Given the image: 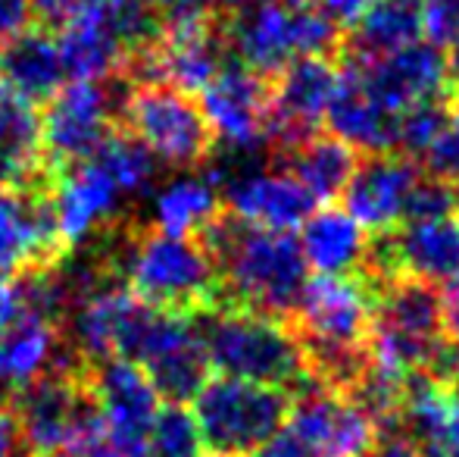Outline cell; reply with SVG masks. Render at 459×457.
Wrapping results in <instances>:
<instances>
[{
  "mask_svg": "<svg viewBox=\"0 0 459 457\" xmlns=\"http://www.w3.org/2000/svg\"><path fill=\"white\" fill-rule=\"evenodd\" d=\"M222 214V191L212 182L210 172H204V176L185 172V176H176L153 195L151 226L169 232V235L200 238Z\"/></svg>",
  "mask_w": 459,
  "mask_h": 457,
  "instance_id": "obj_29",
  "label": "cell"
},
{
  "mask_svg": "<svg viewBox=\"0 0 459 457\" xmlns=\"http://www.w3.org/2000/svg\"><path fill=\"white\" fill-rule=\"evenodd\" d=\"M200 110L210 122L216 145L229 154H254L266 147L269 79L229 60L225 69L200 92Z\"/></svg>",
  "mask_w": 459,
  "mask_h": 457,
  "instance_id": "obj_17",
  "label": "cell"
},
{
  "mask_svg": "<svg viewBox=\"0 0 459 457\" xmlns=\"http://www.w3.org/2000/svg\"><path fill=\"white\" fill-rule=\"evenodd\" d=\"M91 163L100 166L113 185L126 198H138L151 189L153 176H157V160L147 151L141 141H134L128 132H122L119 126L107 135L100 147L91 154Z\"/></svg>",
  "mask_w": 459,
  "mask_h": 457,
  "instance_id": "obj_30",
  "label": "cell"
},
{
  "mask_svg": "<svg viewBox=\"0 0 459 457\" xmlns=\"http://www.w3.org/2000/svg\"><path fill=\"white\" fill-rule=\"evenodd\" d=\"M0 457H29L10 404H0Z\"/></svg>",
  "mask_w": 459,
  "mask_h": 457,
  "instance_id": "obj_41",
  "label": "cell"
},
{
  "mask_svg": "<svg viewBox=\"0 0 459 457\" xmlns=\"http://www.w3.org/2000/svg\"><path fill=\"white\" fill-rule=\"evenodd\" d=\"M450 104H456V107H459V82H456L454 88H450Z\"/></svg>",
  "mask_w": 459,
  "mask_h": 457,
  "instance_id": "obj_44",
  "label": "cell"
},
{
  "mask_svg": "<svg viewBox=\"0 0 459 457\" xmlns=\"http://www.w3.org/2000/svg\"><path fill=\"white\" fill-rule=\"evenodd\" d=\"M35 4V16L44 22V29H66L69 22L88 16L103 0H31Z\"/></svg>",
  "mask_w": 459,
  "mask_h": 457,
  "instance_id": "obj_37",
  "label": "cell"
},
{
  "mask_svg": "<svg viewBox=\"0 0 459 457\" xmlns=\"http://www.w3.org/2000/svg\"><path fill=\"white\" fill-rule=\"evenodd\" d=\"M194 320H197L210 366L222 376L284 391L300 389L309 379L300 342L288 323L222 304Z\"/></svg>",
  "mask_w": 459,
  "mask_h": 457,
  "instance_id": "obj_3",
  "label": "cell"
},
{
  "mask_svg": "<svg viewBox=\"0 0 459 457\" xmlns=\"http://www.w3.org/2000/svg\"><path fill=\"white\" fill-rule=\"evenodd\" d=\"M122 191L113 179L91 160L69 170L54 172L50 179V210L60 232V242L66 254L85 248L91 238L119 226L122 216Z\"/></svg>",
  "mask_w": 459,
  "mask_h": 457,
  "instance_id": "obj_18",
  "label": "cell"
},
{
  "mask_svg": "<svg viewBox=\"0 0 459 457\" xmlns=\"http://www.w3.org/2000/svg\"><path fill=\"white\" fill-rule=\"evenodd\" d=\"M372 364L403 379L431 376L450 351L441 323V294L435 292V286L400 276L372 286Z\"/></svg>",
  "mask_w": 459,
  "mask_h": 457,
  "instance_id": "obj_4",
  "label": "cell"
},
{
  "mask_svg": "<svg viewBox=\"0 0 459 457\" xmlns=\"http://www.w3.org/2000/svg\"><path fill=\"white\" fill-rule=\"evenodd\" d=\"M22 313V292H19L16 279H4L0 276V332L10 330Z\"/></svg>",
  "mask_w": 459,
  "mask_h": 457,
  "instance_id": "obj_42",
  "label": "cell"
},
{
  "mask_svg": "<svg viewBox=\"0 0 459 457\" xmlns=\"http://www.w3.org/2000/svg\"><path fill=\"white\" fill-rule=\"evenodd\" d=\"M100 250L109 276L157 311L200 317L219 304V273L200 238L169 235L151 223L122 220L103 232Z\"/></svg>",
  "mask_w": 459,
  "mask_h": 457,
  "instance_id": "obj_1",
  "label": "cell"
},
{
  "mask_svg": "<svg viewBox=\"0 0 459 457\" xmlns=\"http://www.w3.org/2000/svg\"><path fill=\"white\" fill-rule=\"evenodd\" d=\"M200 242L216 260L219 304L290 326L309 282L297 235L256 229L222 214Z\"/></svg>",
  "mask_w": 459,
  "mask_h": 457,
  "instance_id": "obj_2",
  "label": "cell"
},
{
  "mask_svg": "<svg viewBox=\"0 0 459 457\" xmlns=\"http://www.w3.org/2000/svg\"><path fill=\"white\" fill-rule=\"evenodd\" d=\"M450 113H454L450 110V98L406 107L403 113H397V151L419 160L429 151V145L435 141V135L441 132V126L447 122Z\"/></svg>",
  "mask_w": 459,
  "mask_h": 457,
  "instance_id": "obj_32",
  "label": "cell"
},
{
  "mask_svg": "<svg viewBox=\"0 0 459 457\" xmlns=\"http://www.w3.org/2000/svg\"><path fill=\"white\" fill-rule=\"evenodd\" d=\"M266 163L290 172L316 201H334L338 195H344L359 157L353 147H347L334 135L316 132L297 147H290V151L269 157Z\"/></svg>",
  "mask_w": 459,
  "mask_h": 457,
  "instance_id": "obj_28",
  "label": "cell"
},
{
  "mask_svg": "<svg viewBox=\"0 0 459 457\" xmlns=\"http://www.w3.org/2000/svg\"><path fill=\"white\" fill-rule=\"evenodd\" d=\"M381 433L351 398L307 379L290 395V410L254 457H368Z\"/></svg>",
  "mask_w": 459,
  "mask_h": 457,
  "instance_id": "obj_7",
  "label": "cell"
},
{
  "mask_svg": "<svg viewBox=\"0 0 459 457\" xmlns=\"http://www.w3.org/2000/svg\"><path fill=\"white\" fill-rule=\"evenodd\" d=\"M48 172L41 113L0 79V189H25Z\"/></svg>",
  "mask_w": 459,
  "mask_h": 457,
  "instance_id": "obj_27",
  "label": "cell"
},
{
  "mask_svg": "<svg viewBox=\"0 0 459 457\" xmlns=\"http://www.w3.org/2000/svg\"><path fill=\"white\" fill-rule=\"evenodd\" d=\"M300 250L319 276H359L372 235L344 207H316L300 226Z\"/></svg>",
  "mask_w": 459,
  "mask_h": 457,
  "instance_id": "obj_24",
  "label": "cell"
},
{
  "mask_svg": "<svg viewBox=\"0 0 459 457\" xmlns=\"http://www.w3.org/2000/svg\"><path fill=\"white\" fill-rule=\"evenodd\" d=\"M200 429L185 404H163L147 435V457H200Z\"/></svg>",
  "mask_w": 459,
  "mask_h": 457,
  "instance_id": "obj_31",
  "label": "cell"
},
{
  "mask_svg": "<svg viewBox=\"0 0 459 457\" xmlns=\"http://www.w3.org/2000/svg\"><path fill=\"white\" fill-rule=\"evenodd\" d=\"M69 82H113L126 79L132 54L97 6L88 16L69 22L56 35Z\"/></svg>",
  "mask_w": 459,
  "mask_h": 457,
  "instance_id": "obj_25",
  "label": "cell"
},
{
  "mask_svg": "<svg viewBox=\"0 0 459 457\" xmlns=\"http://www.w3.org/2000/svg\"><path fill=\"white\" fill-rule=\"evenodd\" d=\"M229 57L244 69L275 79L300 57L341 54V29H334L316 6L284 0H254L222 19Z\"/></svg>",
  "mask_w": 459,
  "mask_h": 457,
  "instance_id": "obj_5",
  "label": "cell"
},
{
  "mask_svg": "<svg viewBox=\"0 0 459 457\" xmlns=\"http://www.w3.org/2000/svg\"><path fill=\"white\" fill-rule=\"evenodd\" d=\"M441 323L447 345L459 354V276L447 282V288L441 294Z\"/></svg>",
  "mask_w": 459,
  "mask_h": 457,
  "instance_id": "obj_40",
  "label": "cell"
},
{
  "mask_svg": "<svg viewBox=\"0 0 459 457\" xmlns=\"http://www.w3.org/2000/svg\"><path fill=\"white\" fill-rule=\"evenodd\" d=\"M325 122L338 141L353 151H397V113L387 110L353 66H341V82L325 110Z\"/></svg>",
  "mask_w": 459,
  "mask_h": 457,
  "instance_id": "obj_21",
  "label": "cell"
},
{
  "mask_svg": "<svg viewBox=\"0 0 459 457\" xmlns=\"http://www.w3.org/2000/svg\"><path fill=\"white\" fill-rule=\"evenodd\" d=\"M210 457H222V454H210Z\"/></svg>",
  "mask_w": 459,
  "mask_h": 457,
  "instance_id": "obj_45",
  "label": "cell"
},
{
  "mask_svg": "<svg viewBox=\"0 0 459 457\" xmlns=\"http://www.w3.org/2000/svg\"><path fill=\"white\" fill-rule=\"evenodd\" d=\"M254 0H153L163 19H182V16H210L225 19L231 13L244 10Z\"/></svg>",
  "mask_w": 459,
  "mask_h": 457,
  "instance_id": "obj_35",
  "label": "cell"
},
{
  "mask_svg": "<svg viewBox=\"0 0 459 457\" xmlns=\"http://www.w3.org/2000/svg\"><path fill=\"white\" fill-rule=\"evenodd\" d=\"M0 79L29 104H48L69 82L54 31L29 29L0 44Z\"/></svg>",
  "mask_w": 459,
  "mask_h": 457,
  "instance_id": "obj_26",
  "label": "cell"
},
{
  "mask_svg": "<svg viewBox=\"0 0 459 457\" xmlns=\"http://www.w3.org/2000/svg\"><path fill=\"white\" fill-rule=\"evenodd\" d=\"M368 457H425V454L419 452L406 435L391 433V435H385V439H378V445L368 452Z\"/></svg>",
  "mask_w": 459,
  "mask_h": 457,
  "instance_id": "obj_43",
  "label": "cell"
},
{
  "mask_svg": "<svg viewBox=\"0 0 459 457\" xmlns=\"http://www.w3.org/2000/svg\"><path fill=\"white\" fill-rule=\"evenodd\" d=\"M31 19H35V4L31 0H0V44L29 31Z\"/></svg>",
  "mask_w": 459,
  "mask_h": 457,
  "instance_id": "obj_38",
  "label": "cell"
},
{
  "mask_svg": "<svg viewBox=\"0 0 459 457\" xmlns=\"http://www.w3.org/2000/svg\"><path fill=\"white\" fill-rule=\"evenodd\" d=\"M229 63L222 19H163V29L128 63V82L169 85L182 94H200Z\"/></svg>",
  "mask_w": 459,
  "mask_h": 457,
  "instance_id": "obj_10",
  "label": "cell"
},
{
  "mask_svg": "<svg viewBox=\"0 0 459 457\" xmlns=\"http://www.w3.org/2000/svg\"><path fill=\"white\" fill-rule=\"evenodd\" d=\"M29 457H54L100 417L88 366L63 364L22 385L10 401Z\"/></svg>",
  "mask_w": 459,
  "mask_h": 457,
  "instance_id": "obj_9",
  "label": "cell"
},
{
  "mask_svg": "<svg viewBox=\"0 0 459 457\" xmlns=\"http://www.w3.org/2000/svg\"><path fill=\"white\" fill-rule=\"evenodd\" d=\"M100 420L122 457H147V435L160 414V395L147 373L128 360L88 366Z\"/></svg>",
  "mask_w": 459,
  "mask_h": 457,
  "instance_id": "obj_16",
  "label": "cell"
},
{
  "mask_svg": "<svg viewBox=\"0 0 459 457\" xmlns=\"http://www.w3.org/2000/svg\"><path fill=\"white\" fill-rule=\"evenodd\" d=\"M128 79L113 82H66L41 113V147L50 172L69 170L107 141L116 128Z\"/></svg>",
  "mask_w": 459,
  "mask_h": 457,
  "instance_id": "obj_11",
  "label": "cell"
},
{
  "mask_svg": "<svg viewBox=\"0 0 459 457\" xmlns=\"http://www.w3.org/2000/svg\"><path fill=\"white\" fill-rule=\"evenodd\" d=\"M456 210H459V207H456Z\"/></svg>",
  "mask_w": 459,
  "mask_h": 457,
  "instance_id": "obj_46",
  "label": "cell"
},
{
  "mask_svg": "<svg viewBox=\"0 0 459 457\" xmlns=\"http://www.w3.org/2000/svg\"><path fill=\"white\" fill-rule=\"evenodd\" d=\"M54 457H122V454H119V448H116V442L109 439L103 420L97 417L91 426L82 429V433L75 435L69 445H63Z\"/></svg>",
  "mask_w": 459,
  "mask_h": 457,
  "instance_id": "obj_36",
  "label": "cell"
},
{
  "mask_svg": "<svg viewBox=\"0 0 459 457\" xmlns=\"http://www.w3.org/2000/svg\"><path fill=\"white\" fill-rule=\"evenodd\" d=\"M116 126L169 170L194 172L216 157V135L191 94L153 82H128Z\"/></svg>",
  "mask_w": 459,
  "mask_h": 457,
  "instance_id": "obj_6",
  "label": "cell"
},
{
  "mask_svg": "<svg viewBox=\"0 0 459 457\" xmlns=\"http://www.w3.org/2000/svg\"><path fill=\"white\" fill-rule=\"evenodd\" d=\"M429 176L441 179L447 185H459V110L447 116V122L441 126V132L435 135V141L429 145V151L419 157Z\"/></svg>",
  "mask_w": 459,
  "mask_h": 457,
  "instance_id": "obj_33",
  "label": "cell"
},
{
  "mask_svg": "<svg viewBox=\"0 0 459 457\" xmlns=\"http://www.w3.org/2000/svg\"><path fill=\"white\" fill-rule=\"evenodd\" d=\"M422 0H375L351 29L341 31V57L347 63H375L422 41Z\"/></svg>",
  "mask_w": 459,
  "mask_h": 457,
  "instance_id": "obj_23",
  "label": "cell"
},
{
  "mask_svg": "<svg viewBox=\"0 0 459 457\" xmlns=\"http://www.w3.org/2000/svg\"><path fill=\"white\" fill-rule=\"evenodd\" d=\"M425 35L441 50H459V0H422Z\"/></svg>",
  "mask_w": 459,
  "mask_h": 457,
  "instance_id": "obj_34",
  "label": "cell"
},
{
  "mask_svg": "<svg viewBox=\"0 0 459 457\" xmlns=\"http://www.w3.org/2000/svg\"><path fill=\"white\" fill-rule=\"evenodd\" d=\"M210 176L222 191L225 214L256 229L290 232L303 226L319 204L290 172L273 163L263 170H212Z\"/></svg>",
  "mask_w": 459,
  "mask_h": 457,
  "instance_id": "obj_15",
  "label": "cell"
},
{
  "mask_svg": "<svg viewBox=\"0 0 459 457\" xmlns=\"http://www.w3.org/2000/svg\"><path fill=\"white\" fill-rule=\"evenodd\" d=\"M288 410L290 391L231 376L210 379L194 398V423L200 429V442L222 457H254L273 439Z\"/></svg>",
  "mask_w": 459,
  "mask_h": 457,
  "instance_id": "obj_8",
  "label": "cell"
},
{
  "mask_svg": "<svg viewBox=\"0 0 459 457\" xmlns=\"http://www.w3.org/2000/svg\"><path fill=\"white\" fill-rule=\"evenodd\" d=\"M416 279L425 286H447L459 276V216L406 220L368 242L363 279L381 286L387 279Z\"/></svg>",
  "mask_w": 459,
  "mask_h": 457,
  "instance_id": "obj_12",
  "label": "cell"
},
{
  "mask_svg": "<svg viewBox=\"0 0 459 457\" xmlns=\"http://www.w3.org/2000/svg\"><path fill=\"white\" fill-rule=\"evenodd\" d=\"M375 0H316V10L334 25V29H351Z\"/></svg>",
  "mask_w": 459,
  "mask_h": 457,
  "instance_id": "obj_39",
  "label": "cell"
},
{
  "mask_svg": "<svg viewBox=\"0 0 459 457\" xmlns=\"http://www.w3.org/2000/svg\"><path fill=\"white\" fill-rule=\"evenodd\" d=\"M338 82L341 66L334 63V57H300L284 66L275 79H269V157H278L316 135Z\"/></svg>",
  "mask_w": 459,
  "mask_h": 457,
  "instance_id": "obj_14",
  "label": "cell"
},
{
  "mask_svg": "<svg viewBox=\"0 0 459 457\" xmlns=\"http://www.w3.org/2000/svg\"><path fill=\"white\" fill-rule=\"evenodd\" d=\"M422 172L425 170L419 166V160L400 151L366 154V157H359L357 170L344 189V210L366 232L372 229L375 235L391 232L403 223L406 204H410V195L422 179Z\"/></svg>",
  "mask_w": 459,
  "mask_h": 457,
  "instance_id": "obj_20",
  "label": "cell"
},
{
  "mask_svg": "<svg viewBox=\"0 0 459 457\" xmlns=\"http://www.w3.org/2000/svg\"><path fill=\"white\" fill-rule=\"evenodd\" d=\"M347 66L357 69L368 92L394 113L429 101H447L454 88L447 50L431 41H416L375 63H347Z\"/></svg>",
  "mask_w": 459,
  "mask_h": 457,
  "instance_id": "obj_19",
  "label": "cell"
},
{
  "mask_svg": "<svg viewBox=\"0 0 459 457\" xmlns=\"http://www.w3.org/2000/svg\"><path fill=\"white\" fill-rule=\"evenodd\" d=\"M397 429L425 457H459V389L435 376H412Z\"/></svg>",
  "mask_w": 459,
  "mask_h": 457,
  "instance_id": "obj_22",
  "label": "cell"
},
{
  "mask_svg": "<svg viewBox=\"0 0 459 457\" xmlns=\"http://www.w3.org/2000/svg\"><path fill=\"white\" fill-rule=\"evenodd\" d=\"M50 179L48 172L25 189H0V276L22 279L41 269L60 267L66 248L50 210Z\"/></svg>",
  "mask_w": 459,
  "mask_h": 457,
  "instance_id": "obj_13",
  "label": "cell"
}]
</instances>
